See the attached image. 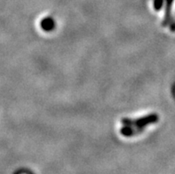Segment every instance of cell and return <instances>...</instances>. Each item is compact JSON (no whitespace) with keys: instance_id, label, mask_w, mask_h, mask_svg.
<instances>
[{"instance_id":"cell-1","label":"cell","mask_w":175,"mask_h":174,"mask_svg":"<svg viewBox=\"0 0 175 174\" xmlns=\"http://www.w3.org/2000/svg\"><path fill=\"white\" fill-rule=\"evenodd\" d=\"M158 120V116L156 114H151L147 116H143L140 119H128V118H124L122 119V124L126 126H135L138 128H142L149 124L156 123Z\"/></svg>"},{"instance_id":"cell-2","label":"cell","mask_w":175,"mask_h":174,"mask_svg":"<svg viewBox=\"0 0 175 174\" xmlns=\"http://www.w3.org/2000/svg\"><path fill=\"white\" fill-rule=\"evenodd\" d=\"M172 2L173 0H166V8H165V16H164V22H163V25L165 26L166 24L168 25V23L170 22V8L172 5Z\"/></svg>"},{"instance_id":"cell-3","label":"cell","mask_w":175,"mask_h":174,"mask_svg":"<svg viewBox=\"0 0 175 174\" xmlns=\"http://www.w3.org/2000/svg\"><path fill=\"white\" fill-rule=\"evenodd\" d=\"M162 3H163V0H156V1H155V6H156V9L160 8L161 5H162Z\"/></svg>"}]
</instances>
